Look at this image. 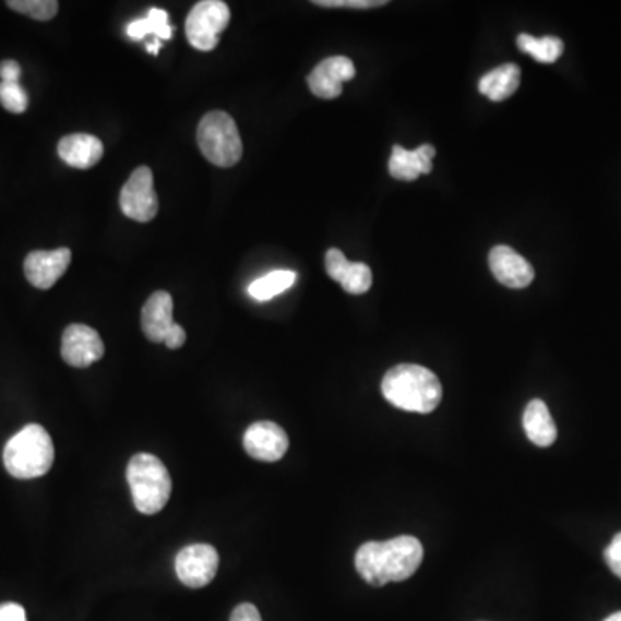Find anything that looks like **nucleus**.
<instances>
[{
    "instance_id": "nucleus-20",
    "label": "nucleus",
    "mask_w": 621,
    "mask_h": 621,
    "mask_svg": "<svg viewBox=\"0 0 621 621\" xmlns=\"http://www.w3.org/2000/svg\"><path fill=\"white\" fill-rule=\"evenodd\" d=\"M297 280V273L290 270H275L261 276L249 285V296L255 301H270L273 297L280 296L285 290L292 287Z\"/></svg>"
},
{
    "instance_id": "nucleus-16",
    "label": "nucleus",
    "mask_w": 621,
    "mask_h": 621,
    "mask_svg": "<svg viewBox=\"0 0 621 621\" xmlns=\"http://www.w3.org/2000/svg\"><path fill=\"white\" fill-rule=\"evenodd\" d=\"M433 157H435V147L430 144L420 145L416 151L394 145L389 160V171L395 180L415 181L420 175L432 171Z\"/></svg>"
},
{
    "instance_id": "nucleus-26",
    "label": "nucleus",
    "mask_w": 621,
    "mask_h": 621,
    "mask_svg": "<svg viewBox=\"0 0 621 621\" xmlns=\"http://www.w3.org/2000/svg\"><path fill=\"white\" fill-rule=\"evenodd\" d=\"M605 560L609 570L621 578V532L614 535L613 540L609 544L605 551Z\"/></svg>"
},
{
    "instance_id": "nucleus-11",
    "label": "nucleus",
    "mask_w": 621,
    "mask_h": 621,
    "mask_svg": "<svg viewBox=\"0 0 621 621\" xmlns=\"http://www.w3.org/2000/svg\"><path fill=\"white\" fill-rule=\"evenodd\" d=\"M356 76L355 62L344 56L321 61L308 76L309 91L320 99H337L342 94L344 83L350 82Z\"/></svg>"
},
{
    "instance_id": "nucleus-8",
    "label": "nucleus",
    "mask_w": 621,
    "mask_h": 621,
    "mask_svg": "<svg viewBox=\"0 0 621 621\" xmlns=\"http://www.w3.org/2000/svg\"><path fill=\"white\" fill-rule=\"evenodd\" d=\"M219 566V554L210 544H192L181 549L175 560V570L181 584L190 588L210 585Z\"/></svg>"
},
{
    "instance_id": "nucleus-28",
    "label": "nucleus",
    "mask_w": 621,
    "mask_h": 621,
    "mask_svg": "<svg viewBox=\"0 0 621 621\" xmlns=\"http://www.w3.org/2000/svg\"><path fill=\"white\" fill-rule=\"evenodd\" d=\"M0 621H26V611L16 602L0 605Z\"/></svg>"
},
{
    "instance_id": "nucleus-23",
    "label": "nucleus",
    "mask_w": 621,
    "mask_h": 621,
    "mask_svg": "<svg viewBox=\"0 0 621 621\" xmlns=\"http://www.w3.org/2000/svg\"><path fill=\"white\" fill-rule=\"evenodd\" d=\"M0 104L5 111L23 115L28 109V94L20 83L0 82Z\"/></svg>"
},
{
    "instance_id": "nucleus-12",
    "label": "nucleus",
    "mask_w": 621,
    "mask_h": 621,
    "mask_svg": "<svg viewBox=\"0 0 621 621\" xmlns=\"http://www.w3.org/2000/svg\"><path fill=\"white\" fill-rule=\"evenodd\" d=\"M71 263V251L68 248H59L56 251H34L26 255L25 276L26 280L40 290H47L58 284Z\"/></svg>"
},
{
    "instance_id": "nucleus-24",
    "label": "nucleus",
    "mask_w": 621,
    "mask_h": 621,
    "mask_svg": "<svg viewBox=\"0 0 621 621\" xmlns=\"http://www.w3.org/2000/svg\"><path fill=\"white\" fill-rule=\"evenodd\" d=\"M148 25H151V34L157 38V40H169L171 34H174V28L169 26L168 13L163 11V9L153 8L147 14Z\"/></svg>"
},
{
    "instance_id": "nucleus-5",
    "label": "nucleus",
    "mask_w": 621,
    "mask_h": 621,
    "mask_svg": "<svg viewBox=\"0 0 621 621\" xmlns=\"http://www.w3.org/2000/svg\"><path fill=\"white\" fill-rule=\"evenodd\" d=\"M198 144L202 156L219 168H231L242 159L239 128L227 112L211 111L202 118L198 128Z\"/></svg>"
},
{
    "instance_id": "nucleus-15",
    "label": "nucleus",
    "mask_w": 621,
    "mask_h": 621,
    "mask_svg": "<svg viewBox=\"0 0 621 621\" xmlns=\"http://www.w3.org/2000/svg\"><path fill=\"white\" fill-rule=\"evenodd\" d=\"M177 325L174 321V297L165 290L154 292L142 308V330L151 342H165Z\"/></svg>"
},
{
    "instance_id": "nucleus-4",
    "label": "nucleus",
    "mask_w": 621,
    "mask_h": 621,
    "mask_svg": "<svg viewBox=\"0 0 621 621\" xmlns=\"http://www.w3.org/2000/svg\"><path fill=\"white\" fill-rule=\"evenodd\" d=\"M127 480L133 504L144 515H156L168 504L171 477L168 468L154 454L141 453L128 463Z\"/></svg>"
},
{
    "instance_id": "nucleus-29",
    "label": "nucleus",
    "mask_w": 621,
    "mask_h": 621,
    "mask_svg": "<svg viewBox=\"0 0 621 621\" xmlns=\"http://www.w3.org/2000/svg\"><path fill=\"white\" fill-rule=\"evenodd\" d=\"M21 67L13 59L0 62V80L9 83H20Z\"/></svg>"
},
{
    "instance_id": "nucleus-25",
    "label": "nucleus",
    "mask_w": 621,
    "mask_h": 621,
    "mask_svg": "<svg viewBox=\"0 0 621 621\" xmlns=\"http://www.w3.org/2000/svg\"><path fill=\"white\" fill-rule=\"evenodd\" d=\"M313 4L332 9H373L382 8L387 2L385 0H314Z\"/></svg>"
},
{
    "instance_id": "nucleus-21",
    "label": "nucleus",
    "mask_w": 621,
    "mask_h": 621,
    "mask_svg": "<svg viewBox=\"0 0 621 621\" xmlns=\"http://www.w3.org/2000/svg\"><path fill=\"white\" fill-rule=\"evenodd\" d=\"M516 44H518V49L522 52L530 53L535 61L544 62V64H551V62L558 61L564 50L563 40L558 37H551V35L549 37L535 38L532 35L522 34Z\"/></svg>"
},
{
    "instance_id": "nucleus-18",
    "label": "nucleus",
    "mask_w": 621,
    "mask_h": 621,
    "mask_svg": "<svg viewBox=\"0 0 621 621\" xmlns=\"http://www.w3.org/2000/svg\"><path fill=\"white\" fill-rule=\"evenodd\" d=\"M523 428L528 441L539 447H549L554 444L558 430L546 403L540 399L530 401L523 413Z\"/></svg>"
},
{
    "instance_id": "nucleus-27",
    "label": "nucleus",
    "mask_w": 621,
    "mask_h": 621,
    "mask_svg": "<svg viewBox=\"0 0 621 621\" xmlns=\"http://www.w3.org/2000/svg\"><path fill=\"white\" fill-rule=\"evenodd\" d=\"M230 621H263L260 611L251 602H242L231 613Z\"/></svg>"
},
{
    "instance_id": "nucleus-7",
    "label": "nucleus",
    "mask_w": 621,
    "mask_h": 621,
    "mask_svg": "<svg viewBox=\"0 0 621 621\" xmlns=\"http://www.w3.org/2000/svg\"><path fill=\"white\" fill-rule=\"evenodd\" d=\"M120 207L127 218L133 222L148 223L156 218L159 211L153 171L141 166L128 178L120 194Z\"/></svg>"
},
{
    "instance_id": "nucleus-32",
    "label": "nucleus",
    "mask_w": 621,
    "mask_h": 621,
    "mask_svg": "<svg viewBox=\"0 0 621 621\" xmlns=\"http://www.w3.org/2000/svg\"><path fill=\"white\" fill-rule=\"evenodd\" d=\"M159 49H160V40H154L153 44H148L147 46V50L151 53H154V56H157V53H159Z\"/></svg>"
},
{
    "instance_id": "nucleus-30",
    "label": "nucleus",
    "mask_w": 621,
    "mask_h": 621,
    "mask_svg": "<svg viewBox=\"0 0 621 621\" xmlns=\"http://www.w3.org/2000/svg\"><path fill=\"white\" fill-rule=\"evenodd\" d=\"M127 34L132 40H142V38L147 37V35H153L151 34V25H148L147 17L132 21V23L127 26Z\"/></svg>"
},
{
    "instance_id": "nucleus-19",
    "label": "nucleus",
    "mask_w": 621,
    "mask_h": 621,
    "mask_svg": "<svg viewBox=\"0 0 621 621\" xmlns=\"http://www.w3.org/2000/svg\"><path fill=\"white\" fill-rule=\"evenodd\" d=\"M520 82H522V71L513 62H507L483 74L478 82V91L492 103H502L516 94Z\"/></svg>"
},
{
    "instance_id": "nucleus-6",
    "label": "nucleus",
    "mask_w": 621,
    "mask_h": 621,
    "mask_svg": "<svg viewBox=\"0 0 621 621\" xmlns=\"http://www.w3.org/2000/svg\"><path fill=\"white\" fill-rule=\"evenodd\" d=\"M230 8L222 0H202L192 8L186 21L187 40L194 49L210 52L230 23Z\"/></svg>"
},
{
    "instance_id": "nucleus-9",
    "label": "nucleus",
    "mask_w": 621,
    "mask_h": 621,
    "mask_svg": "<svg viewBox=\"0 0 621 621\" xmlns=\"http://www.w3.org/2000/svg\"><path fill=\"white\" fill-rule=\"evenodd\" d=\"M61 356L73 368H88L104 356V342L99 332L87 325L68 326L62 334Z\"/></svg>"
},
{
    "instance_id": "nucleus-1",
    "label": "nucleus",
    "mask_w": 621,
    "mask_h": 621,
    "mask_svg": "<svg viewBox=\"0 0 621 621\" xmlns=\"http://www.w3.org/2000/svg\"><path fill=\"white\" fill-rule=\"evenodd\" d=\"M423 546L411 535H401L385 542H367L356 552V570L373 587L408 581L420 569Z\"/></svg>"
},
{
    "instance_id": "nucleus-22",
    "label": "nucleus",
    "mask_w": 621,
    "mask_h": 621,
    "mask_svg": "<svg viewBox=\"0 0 621 621\" xmlns=\"http://www.w3.org/2000/svg\"><path fill=\"white\" fill-rule=\"evenodd\" d=\"M8 8L37 21L52 20L59 11L56 0H9Z\"/></svg>"
},
{
    "instance_id": "nucleus-31",
    "label": "nucleus",
    "mask_w": 621,
    "mask_h": 621,
    "mask_svg": "<svg viewBox=\"0 0 621 621\" xmlns=\"http://www.w3.org/2000/svg\"><path fill=\"white\" fill-rule=\"evenodd\" d=\"M186 330L181 329L177 323V325L174 326V330L169 332L168 337H166L165 344L168 349H180V347L186 344Z\"/></svg>"
},
{
    "instance_id": "nucleus-3",
    "label": "nucleus",
    "mask_w": 621,
    "mask_h": 621,
    "mask_svg": "<svg viewBox=\"0 0 621 621\" xmlns=\"http://www.w3.org/2000/svg\"><path fill=\"white\" fill-rule=\"evenodd\" d=\"M53 444L46 428L26 425L9 439L4 447V466L9 475L20 480L44 477L53 465Z\"/></svg>"
},
{
    "instance_id": "nucleus-13",
    "label": "nucleus",
    "mask_w": 621,
    "mask_h": 621,
    "mask_svg": "<svg viewBox=\"0 0 621 621\" xmlns=\"http://www.w3.org/2000/svg\"><path fill=\"white\" fill-rule=\"evenodd\" d=\"M490 272L504 287L525 288L534 282V267L515 249L495 246L489 254Z\"/></svg>"
},
{
    "instance_id": "nucleus-17",
    "label": "nucleus",
    "mask_w": 621,
    "mask_h": 621,
    "mask_svg": "<svg viewBox=\"0 0 621 621\" xmlns=\"http://www.w3.org/2000/svg\"><path fill=\"white\" fill-rule=\"evenodd\" d=\"M58 154L71 168L91 169L103 159L104 145L97 136L73 133L59 141Z\"/></svg>"
},
{
    "instance_id": "nucleus-10",
    "label": "nucleus",
    "mask_w": 621,
    "mask_h": 621,
    "mask_svg": "<svg viewBox=\"0 0 621 621\" xmlns=\"http://www.w3.org/2000/svg\"><path fill=\"white\" fill-rule=\"evenodd\" d=\"M243 449L258 462H280L288 451V437L280 425L258 421L243 433Z\"/></svg>"
},
{
    "instance_id": "nucleus-14",
    "label": "nucleus",
    "mask_w": 621,
    "mask_h": 621,
    "mask_svg": "<svg viewBox=\"0 0 621 621\" xmlns=\"http://www.w3.org/2000/svg\"><path fill=\"white\" fill-rule=\"evenodd\" d=\"M326 273L332 280L338 282L347 294L361 296L367 294L373 284V273L365 263H350L344 252L330 249L325 255Z\"/></svg>"
},
{
    "instance_id": "nucleus-33",
    "label": "nucleus",
    "mask_w": 621,
    "mask_h": 621,
    "mask_svg": "<svg viewBox=\"0 0 621 621\" xmlns=\"http://www.w3.org/2000/svg\"><path fill=\"white\" fill-rule=\"evenodd\" d=\"M605 621H621V611H618V613L611 614V617L606 618Z\"/></svg>"
},
{
    "instance_id": "nucleus-2",
    "label": "nucleus",
    "mask_w": 621,
    "mask_h": 621,
    "mask_svg": "<svg viewBox=\"0 0 621 621\" xmlns=\"http://www.w3.org/2000/svg\"><path fill=\"white\" fill-rule=\"evenodd\" d=\"M382 394L394 408L428 415L441 404L442 383L420 365H397L383 377Z\"/></svg>"
}]
</instances>
